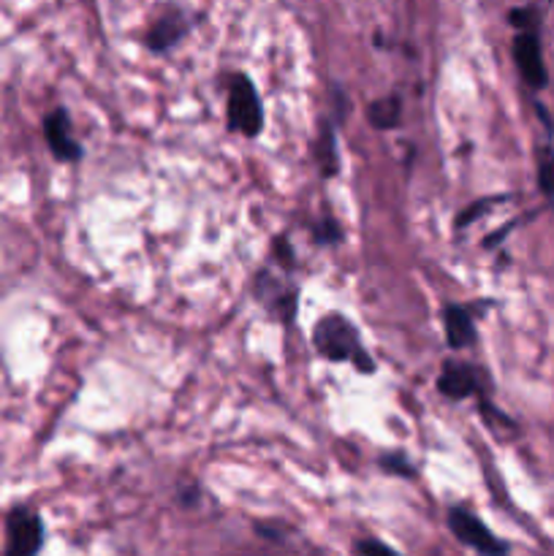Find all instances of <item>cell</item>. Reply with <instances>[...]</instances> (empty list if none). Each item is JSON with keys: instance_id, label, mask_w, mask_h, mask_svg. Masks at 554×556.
I'll list each match as a JSON object with an SVG mask.
<instances>
[{"instance_id": "obj_16", "label": "cell", "mask_w": 554, "mask_h": 556, "mask_svg": "<svg viewBox=\"0 0 554 556\" xmlns=\"http://www.w3.org/2000/svg\"><path fill=\"white\" fill-rule=\"evenodd\" d=\"M383 467H386V470L396 472V476H405V478L411 476V472H413V467L407 465V462L402 459V456H386V459H383Z\"/></svg>"}, {"instance_id": "obj_2", "label": "cell", "mask_w": 554, "mask_h": 556, "mask_svg": "<svg viewBox=\"0 0 554 556\" xmlns=\"http://www.w3.org/2000/svg\"><path fill=\"white\" fill-rule=\"evenodd\" d=\"M228 128L237 130V134L255 139L264 128V106H261V98L255 85L250 81V76L237 74L228 85V106H226Z\"/></svg>"}, {"instance_id": "obj_1", "label": "cell", "mask_w": 554, "mask_h": 556, "mask_svg": "<svg viewBox=\"0 0 554 556\" xmlns=\"http://www.w3.org/2000/svg\"><path fill=\"white\" fill-rule=\"evenodd\" d=\"M313 345L326 362L353 364V367L364 375L375 372V362L369 358V353L364 351L356 326H353L348 318H342V315L329 313L315 324Z\"/></svg>"}, {"instance_id": "obj_10", "label": "cell", "mask_w": 554, "mask_h": 556, "mask_svg": "<svg viewBox=\"0 0 554 556\" xmlns=\"http://www.w3.org/2000/svg\"><path fill=\"white\" fill-rule=\"evenodd\" d=\"M402 117V106L400 98H380L369 106V123L375 125L378 130H389L400 123Z\"/></svg>"}, {"instance_id": "obj_12", "label": "cell", "mask_w": 554, "mask_h": 556, "mask_svg": "<svg viewBox=\"0 0 554 556\" xmlns=\"http://www.w3.org/2000/svg\"><path fill=\"white\" fill-rule=\"evenodd\" d=\"M538 185L546 195H554V150L541 147L538 150Z\"/></svg>"}, {"instance_id": "obj_13", "label": "cell", "mask_w": 554, "mask_h": 556, "mask_svg": "<svg viewBox=\"0 0 554 556\" xmlns=\"http://www.w3.org/2000/svg\"><path fill=\"white\" fill-rule=\"evenodd\" d=\"M353 554L356 556H400L394 548H389L386 543L373 541V538H364V541L353 543Z\"/></svg>"}, {"instance_id": "obj_14", "label": "cell", "mask_w": 554, "mask_h": 556, "mask_svg": "<svg viewBox=\"0 0 554 556\" xmlns=\"http://www.w3.org/2000/svg\"><path fill=\"white\" fill-rule=\"evenodd\" d=\"M500 201H503V199H481V201H476V204L467 206V210L462 212L459 220H456V226H459V228L467 226V223H470V220H476V217H481L483 210H489V206L500 204Z\"/></svg>"}, {"instance_id": "obj_6", "label": "cell", "mask_w": 554, "mask_h": 556, "mask_svg": "<svg viewBox=\"0 0 554 556\" xmlns=\"http://www.w3.org/2000/svg\"><path fill=\"white\" fill-rule=\"evenodd\" d=\"M43 139H47L49 150L58 161L63 163H76L81 157V144L74 139V130H71V119L65 109H54L43 117Z\"/></svg>"}, {"instance_id": "obj_3", "label": "cell", "mask_w": 554, "mask_h": 556, "mask_svg": "<svg viewBox=\"0 0 554 556\" xmlns=\"http://www.w3.org/2000/svg\"><path fill=\"white\" fill-rule=\"evenodd\" d=\"M43 548V521L27 505H16L5 516L3 556H38Z\"/></svg>"}, {"instance_id": "obj_4", "label": "cell", "mask_w": 554, "mask_h": 556, "mask_svg": "<svg viewBox=\"0 0 554 556\" xmlns=\"http://www.w3.org/2000/svg\"><path fill=\"white\" fill-rule=\"evenodd\" d=\"M449 530L454 532L456 541L462 546L473 548L476 554L481 556H508V546L478 519L473 510L462 508V505H454L449 508Z\"/></svg>"}, {"instance_id": "obj_15", "label": "cell", "mask_w": 554, "mask_h": 556, "mask_svg": "<svg viewBox=\"0 0 554 556\" xmlns=\"http://www.w3.org/2000/svg\"><path fill=\"white\" fill-rule=\"evenodd\" d=\"M511 22H514L516 30H536V11L532 9L511 11Z\"/></svg>"}, {"instance_id": "obj_17", "label": "cell", "mask_w": 554, "mask_h": 556, "mask_svg": "<svg viewBox=\"0 0 554 556\" xmlns=\"http://www.w3.org/2000/svg\"><path fill=\"white\" fill-rule=\"evenodd\" d=\"M318 239L320 242H337V239H340V228H337V223H331V220L320 223Z\"/></svg>"}, {"instance_id": "obj_8", "label": "cell", "mask_w": 554, "mask_h": 556, "mask_svg": "<svg viewBox=\"0 0 554 556\" xmlns=\"http://www.w3.org/2000/svg\"><path fill=\"white\" fill-rule=\"evenodd\" d=\"M188 33V16L182 11L172 9L161 16V20L152 22L150 33H147V47L152 52H166L174 43L182 41V36Z\"/></svg>"}, {"instance_id": "obj_9", "label": "cell", "mask_w": 554, "mask_h": 556, "mask_svg": "<svg viewBox=\"0 0 554 556\" xmlns=\"http://www.w3.org/2000/svg\"><path fill=\"white\" fill-rule=\"evenodd\" d=\"M443 331L449 348H462L473 345L476 342V324H473L470 309L462 307V304H445L443 307Z\"/></svg>"}, {"instance_id": "obj_11", "label": "cell", "mask_w": 554, "mask_h": 556, "mask_svg": "<svg viewBox=\"0 0 554 556\" xmlns=\"http://www.w3.org/2000/svg\"><path fill=\"white\" fill-rule=\"evenodd\" d=\"M318 163H320V172H324L326 177H335V172H337V152H335V134H331L329 125H324V130H320Z\"/></svg>"}, {"instance_id": "obj_7", "label": "cell", "mask_w": 554, "mask_h": 556, "mask_svg": "<svg viewBox=\"0 0 554 556\" xmlns=\"http://www.w3.org/2000/svg\"><path fill=\"white\" fill-rule=\"evenodd\" d=\"M438 391L445 400H467L478 391V375L470 364L459 362H445L438 375Z\"/></svg>"}, {"instance_id": "obj_5", "label": "cell", "mask_w": 554, "mask_h": 556, "mask_svg": "<svg viewBox=\"0 0 554 556\" xmlns=\"http://www.w3.org/2000/svg\"><path fill=\"white\" fill-rule=\"evenodd\" d=\"M514 60L516 68H519L521 79L532 87V90H541L546 87V65H543V52L541 41H538L536 30H519L514 38Z\"/></svg>"}]
</instances>
